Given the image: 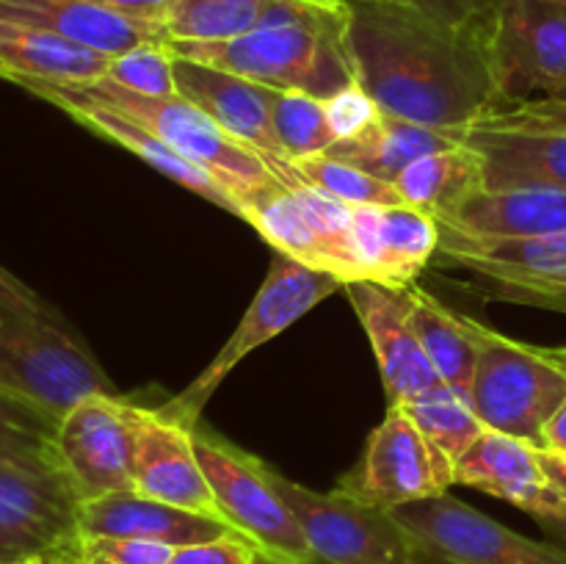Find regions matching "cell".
<instances>
[{
	"mask_svg": "<svg viewBox=\"0 0 566 564\" xmlns=\"http://www.w3.org/2000/svg\"><path fill=\"white\" fill-rule=\"evenodd\" d=\"M398 407L415 420L420 435L426 437L431 459H434L437 479L448 490L453 484V470H457L459 459L484 435L486 426L481 424L473 407L453 390H448L446 385H437L434 390L407 404H398Z\"/></svg>",
	"mask_w": 566,
	"mask_h": 564,
	"instance_id": "29",
	"label": "cell"
},
{
	"mask_svg": "<svg viewBox=\"0 0 566 564\" xmlns=\"http://www.w3.org/2000/svg\"><path fill=\"white\" fill-rule=\"evenodd\" d=\"M453 484L503 498L534 514L536 520L547 518L564 503V498L553 490L542 470L539 448L492 429H486L459 459L453 470Z\"/></svg>",
	"mask_w": 566,
	"mask_h": 564,
	"instance_id": "20",
	"label": "cell"
},
{
	"mask_svg": "<svg viewBox=\"0 0 566 564\" xmlns=\"http://www.w3.org/2000/svg\"><path fill=\"white\" fill-rule=\"evenodd\" d=\"M77 520H81L83 540L86 536H133V540L182 547L232 534L230 525L221 523V520L153 501V498H144L133 490L81 503Z\"/></svg>",
	"mask_w": 566,
	"mask_h": 564,
	"instance_id": "23",
	"label": "cell"
},
{
	"mask_svg": "<svg viewBox=\"0 0 566 564\" xmlns=\"http://www.w3.org/2000/svg\"><path fill=\"white\" fill-rule=\"evenodd\" d=\"M77 564H81V562H77Z\"/></svg>",
	"mask_w": 566,
	"mask_h": 564,
	"instance_id": "50",
	"label": "cell"
},
{
	"mask_svg": "<svg viewBox=\"0 0 566 564\" xmlns=\"http://www.w3.org/2000/svg\"><path fill=\"white\" fill-rule=\"evenodd\" d=\"M66 86L94 103L108 105V108L136 119L138 125L155 133L166 147L208 171L235 199V205L241 208V219L247 213L249 199L280 182L263 155L227 136L205 111H199L180 94L149 97V94L122 88L108 77L92 83H66Z\"/></svg>",
	"mask_w": 566,
	"mask_h": 564,
	"instance_id": "4",
	"label": "cell"
},
{
	"mask_svg": "<svg viewBox=\"0 0 566 564\" xmlns=\"http://www.w3.org/2000/svg\"><path fill=\"white\" fill-rule=\"evenodd\" d=\"M291 164L307 186L318 188V191L329 194L346 205H403L401 194L392 182L379 180V177L326 153L291 160Z\"/></svg>",
	"mask_w": 566,
	"mask_h": 564,
	"instance_id": "34",
	"label": "cell"
},
{
	"mask_svg": "<svg viewBox=\"0 0 566 564\" xmlns=\"http://www.w3.org/2000/svg\"><path fill=\"white\" fill-rule=\"evenodd\" d=\"M434 263L468 271L479 288L566 274V232L539 238H473L437 224Z\"/></svg>",
	"mask_w": 566,
	"mask_h": 564,
	"instance_id": "21",
	"label": "cell"
},
{
	"mask_svg": "<svg viewBox=\"0 0 566 564\" xmlns=\"http://www.w3.org/2000/svg\"><path fill=\"white\" fill-rule=\"evenodd\" d=\"M392 3H407L426 14L437 17L451 25H481L486 28L495 14L497 0H392Z\"/></svg>",
	"mask_w": 566,
	"mask_h": 564,
	"instance_id": "40",
	"label": "cell"
},
{
	"mask_svg": "<svg viewBox=\"0 0 566 564\" xmlns=\"http://www.w3.org/2000/svg\"><path fill=\"white\" fill-rule=\"evenodd\" d=\"M343 291L374 348L390 407L412 401L442 385L412 330L409 288H387L374 280H357L348 282Z\"/></svg>",
	"mask_w": 566,
	"mask_h": 564,
	"instance_id": "14",
	"label": "cell"
},
{
	"mask_svg": "<svg viewBox=\"0 0 566 564\" xmlns=\"http://www.w3.org/2000/svg\"><path fill=\"white\" fill-rule=\"evenodd\" d=\"M175 83L177 94L205 111L227 136L247 144L269 164L285 160L274 133V103L280 88L180 55H175Z\"/></svg>",
	"mask_w": 566,
	"mask_h": 564,
	"instance_id": "16",
	"label": "cell"
},
{
	"mask_svg": "<svg viewBox=\"0 0 566 564\" xmlns=\"http://www.w3.org/2000/svg\"><path fill=\"white\" fill-rule=\"evenodd\" d=\"M258 564H274V562H265V558H260ZM313 564H326V562H321V558H318V562H313Z\"/></svg>",
	"mask_w": 566,
	"mask_h": 564,
	"instance_id": "49",
	"label": "cell"
},
{
	"mask_svg": "<svg viewBox=\"0 0 566 564\" xmlns=\"http://www.w3.org/2000/svg\"><path fill=\"white\" fill-rule=\"evenodd\" d=\"M77 498L59 473L0 462V564H77Z\"/></svg>",
	"mask_w": 566,
	"mask_h": 564,
	"instance_id": "9",
	"label": "cell"
},
{
	"mask_svg": "<svg viewBox=\"0 0 566 564\" xmlns=\"http://www.w3.org/2000/svg\"><path fill=\"white\" fill-rule=\"evenodd\" d=\"M177 547L133 536H86L81 564H169Z\"/></svg>",
	"mask_w": 566,
	"mask_h": 564,
	"instance_id": "36",
	"label": "cell"
},
{
	"mask_svg": "<svg viewBox=\"0 0 566 564\" xmlns=\"http://www.w3.org/2000/svg\"><path fill=\"white\" fill-rule=\"evenodd\" d=\"M348 44L357 83L385 114L451 130L501 108L490 25H451L392 0H352Z\"/></svg>",
	"mask_w": 566,
	"mask_h": 564,
	"instance_id": "1",
	"label": "cell"
},
{
	"mask_svg": "<svg viewBox=\"0 0 566 564\" xmlns=\"http://www.w3.org/2000/svg\"><path fill=\"white\" fill-rule=\"evenodd\" d=\"M105 77L136 94L171 97V94H177L175 53H171L166 42L136 44L127 53L111 59L108 75Z\"/></svg>",
	"mask_w": 566,
	"mask_h": 564,
	"instance_id": "35",
	"label": "cell"
},
{
	"mask_svg": "<svg viewBox=\"0 0 566 564\" xmlns=\"http://www.w3.org/2000/svg\"><path fill=\"white\" fill-rule=\"evenodd\" d=\"M486 296L506 299L514 304H528V307H545L566 313V274L545 276V280H517L501 282V285L481 288Z\"/></svg>",
	"mask_w": 566,
	"mask_h": 564,
	"instance_id": "39",
	"label": "cell"
},
{
	"mask_svg": "<svg viewBox=\"0 0 566 564\" xmlns=\"http://www.w3.org/2000/svg\"><path fill=\"white\" fill-rule=\"evenodd\" d=\"M274 0H175L166 42H230L252 31Z\"/></svg>",
	"mask_w": 566,
	"mask_h": 564,
	"instance_id": "31",
	"label": "cell"
},
{
	"mask_svg": "<svg viewBox=\"0 0 566 564\" xmlns=\"http://www.w3.org/2000/svg\"><path fill=\"white\" fill-rule=\"evenodd\" d=\"M55 457L77 503L133 490V404L119 396H92L72 407L55 426Z\"/></svg>",
	"mask_w": 566,
	"mask_h": 564,
	"instance_id": "11",
	"label": "cell"
},
{
	"mask_svg": "<svg viewBox=\"0 0 566 564\" xmlns=\"http://www.w3.org/2000/svg\"><path fill=\"white\" fill-rule=\"evenodd\" d=\"M459 142L481 158L484 191H566V133L475 122L459 127Z\"/></svg>",
	"mask_w": 566,
	"mask_h": 564,
	"instance_id": "19",
	"label": "cell"
},
{
	"mask_svg": "<svg viewBox=\"0 0 566 564\" xmlns=\"http://www.w3.org/2000/svg\"><path fill=\"white\" fill-rule=\"evenodd\" d=\"M566 398V370L545 348L525 346L484 326V343L470 385V407L481 424L542 448L545 426Z\"/></svg>",
	"mask_w": 566,
	"mask_h": 564,
	"instance_id": "8",
	"label": "cell"
},
{
	"mask_svg": "<svg viewBox=\"0 0 566 564\" xmlns=\"http://www.w3.org/2000/svg\"><path fill=\"white\" fill-rule=\"evenodd\" d=\"M321 3H352V0H321Z\"/></svg>",
	"mask_w": 566,
	"mask_h": 564,
	"instance_id": "48",
	"label": "cell"
},
{
	"mask_svg": "<svg viewBox=\"0 0 566 564\" xmlns=\"http://www.w3.org/2000/svg\"><path fill=\"white\" fill-rule=\"evenodd\" d=\"M545 97H553V100H566V83H564V86L553 88V92H551V94H545Z\"/></svg>",
	"mask_w": 566,
	"mask_h": 564,
	"instance_id": "47",
	"label": "cell"
},
{
	"mask_svg": "<svg viewBox=\"0 0 566 564\" xmlns=\"http://www.w3.org/2000/svg\"><path fill=\"white\" fill-rule=\"evenodd\" d=\"M133 426H136L133 492L227 523L197 459L193 431L169 420L158 409H144L136 404H133Z\"/></svg>",
	"mask_w": 566,
	"mask_h": 564,
	"instance_id": "15",
	"label": "cell"
},
{
	"mask_svg": "<svg viewBox=\"0 0 566 564\" xmlns=\"http://www.w3.org/2000/svg\"><path fill=\"white\" fill-rule=\"evenodd\" d=\"M545 354L553 359V363L562 365V368L566 370V346L564 348H545Z\"/></svg>",
	"mask_w": 566,
	"mask_h": 564,
	"instance_id": "46",
	"label": "cell"
},
{
	"mask_svg": "<svg viewBox=\"0 0 566 564\" xmlns=\"http://www.w3.org/2000/svg\"><path fill=\"white\" fill-rule=\"evenodd\" d=\"M260 553L241 534H224L219 540L197 542V545L177 547L169 564H258Z\"/></svg>",
	"mask_w": 566,
	"mask_h": 564,
	"instance_id": "38",
	"label": "cell"
},
{
	"mask_svg": "<svg viewBox=\"0 0 566 564\" xmlns=\"http://www.w3.org/2000/svg\"><path fill=\"white\" fill-rule=\"evenodd\" d=\"M542 448H547V451H562V453H566V398H564L562 407L556 409V415H553V418H551V424L545 426Z\"/></svg>",
	"mask_w": 566,
	"mask_h": 564,
	"instance_id": "44",
	"label": "cell"
},
{
	"mask_svg": "<svg viewBox=\"0 0 566 564\" xmlns=\"http://www.w3.org/2000/svg\"><path fill=\"white\" fill-rule=\"evenodd\" d=\"M539 523H542V525H547V529L556 531L558 536H564V540H566V501L562 503V506L556 509V512L547 514V518H542Z\"/></svg>",
	"mask_w": 566,
	"mask_h": 564,
	"instance_id": "45",
	"label": "cell"
},
{
	"mask_svg": "<svg viewBox=\"0 0 566 564\" xmlns=\"http://www.w3.org/2000/svg\"><path fill=\"white\" fill-rule=\"evenodd\" d=\"M335 490L385 512L448 492L437 479L429 442L401 407L387 409V418L368 435L359 462Z\"/></svg>",
	"mask_w": 566,
	"mask_h": 564,
	"instance_id": "13",
	"label": "cell"
},
{
	"mask_svg": "<svg viewBox=\"0 0 566 564\" xmlns=\"http://www.w3.org/2000/svg\"><path fill=\"white\" fill-rule=\"evenodd\" d=\"M392 186L401 194L403 205L440 216L470 194L484 191L481 158L470 147L459 144L453 149L415 160L392 180Z\"/></svg>",
	"mask_w": 566,
	"mask_h": 564,
	"instance_id": "30",
	"label": "cell"
},
{
	"mask_svg": "<svg viewBox=\"0 0 566 564\" xmlns=\"http://www.w3.org/2000/svg\"><path fill=\"white\" fill-rule=\"evenodd\" d=\"M392 514L453 564H566L564 547L528 540L448 492L403 503Z\"/></svg>",
	"mask_w": 566,
	"mask_h": 564,
	"instance_id": "12",
	"label": "cell"
},
{
	"mask_svg": "<svg viewBox=\"0 0 566 564\" xmlns=\"http://www.w3.org/2000/svg\"><path fill=\"white\" fill-rule=\"evenodd\" d=\"M94 3L105 6V9L111 11H119V14L125 17H133V20L158 22V25H164L166 14H169L175 0H94Z\"/></svg>",
	"mask_w": 566,
	"mask_h": 564,
	"instance_id": "41",
	"label": "cell"
},
{
	"mask_svg": "<svg viewBox=\"0 0 566 564\" xmlns=\"http://www.w3.org/2000/svg\"><path fill=\"white\" fill-rule=\"evenodd\" d=\"M193 448L221 518L232 531L252 542L260 558L274 564L318 562L302 523L280 495L263 459L199 426L193 429Z\"/></svg>",
	"mask_w": 566,
	"mask_h": 564,
	"instance_id": "5",
	"label": "cell"
},
{
	"mask_svg": "<svg viewBox=\"0 0 566 564\" xmlns=\"http://www.w3.org/2000/svg\"><path fill=\"white\" fill-rule=\"evenodd\" d=\"M409 293H412V330L431 368L448 390L470 404V385L481 357L484 324L453 313L423 288L409 285Z\"/></svg>",
	"mask_w": 566,
	"mask_h": 564,
	"instance_id": "26",
	"label": "cell"
},
{
	"mask_svg": "<svg viewBox=\"0 0 566 564\" xmlns=\"http://www.w3.org/2000/svg\"><path fill=\"white\" fill-rule=\"evenodd\" d=\"M0 396L61 424L92 396H116L86 343L48 302L0 310Z\"/></svg>",
	"mask_w": 566,
	"mask_h": 564,
	"instance_id": "3",
	"label": "cell"
},
{
	"mask_svg": "<svg viewBox=\"0 0 566 564\" xmlns=\"http://www.w3.org/2000/svg\"><path fill=\"white\" fill-rule=\"evenodd\" d=\"M42 296L36 291H31L28 285H22L14 274L0 265V310L9 307H28V304H39Z\"/></svg>",
	"mask_w": 566,
	"mask_h": 564,
	"instance_id": "42",
	"label": "cell"
},
{
	"mask_svg": "<svg viewBox=\"0 0 566 564\" xmlns=\"http://www.w3.org/2000/svg\"><path fill=\"white\" fill-rule=\"evenodd\" d=\"M22 88L36 94V97L48 100V103H53L55 108H61L66 116H72L77 125L88 127V130L97 133V136L130 149L136 158H142L144 164H149L153 169H158L160 175L175 180L177 186L188 188V191L199 194V197L208 199V202L230 210L232 216H241V208L235 205V199H232L208 171L199 169L197 164L182 158V155L175 153L171 147H166L155 133H149L147 127L138 125L130 116L83 97V94H77L75 88H70L66 83H22Z\"/></svg>",
	"mask_w": 566,
	"mask_h": 564,
	"instance_id": "18",
	"label": "cell"
},
{
	"mask_svg": "<svg viewBox=\"0 0 566 564\" xmlns=\"http://www.w3.org/2000/svg\"><path fill=\"white\" fill-rule=\"evenodd\" d=\"M459 144H462L459 142V127L442 130V127H426L418 122L381 114L376 125L352 138H340L326 149V155L346 160V164L357 166V169L368 171L379 180L392 182L415 160L442 153V149H453Z\"/></svg>",
	"mask_w": 566,
	"mask_h": 564,
	"instance_id": "27",
	"label": "cell"
},
{
	"mask_svg": "<svg viewBox=\"0 0 566 564\" xmlns=\"http://www.w3.org/2000/svg\"><path fill=\"white\" fill-rule=\"evenodd\" d=\"M274 133L285 160L324 155L337 144L335 130L326 116L324 100L302 92H280L274 103Z\"/></svg>",
	"mask_w": 566,
	"mask_h": 564,
	"instance_id": "33",
	"label": "cell"
},
{
	"mask_svg": "<svg viewBox=\"0 0 566 564\" xmlns=\"http://www.w3.org/2000/svg\"><path fill=\"white\" fill-rule=\"evenodd\" d=\"M437 224L473 238H539L566 232V191L517 188V191H475Z\"/></svg>",
	"mask_w": 566,
	"mask_h": 564,
	"instance_id": "24",
	"label": "cell"
},
{
	"mask_svg": "<svg viewBox=\"0 0 566 564\" xmlns=\"http://www.w3.org/2000/svg\"><path fill=\"white\" fill-rule=\"evenodd\" d=\"M0 20L22 22L116 59L136 44L166 42L164 25L133 20L94 0H0Z\"/></svg>",
	"mask_w": 566,
	"mask_h": 564,
	"instance_id": "22",
	"label": "cell"
},
{
	"mask_svg": "<svg viewBox=\"0 0 566 564\" xmlns=\"http://www.w3.org/2000/svg\"><path fill=\"white\" fill-rule=\"evenodd\" d=\"M324 105H326V116H329V125L332 130H335L337 142L368 130V127L376 125V122L381 119V114H385V111L374 103V97H370L359 83L343 88V92H337L335 97L324 100Z\"/></svg>",
	"mask_w": 566,
	"mask_h": 564,
	"instance_id": "37",
	"label": "cell"
},
{
	"mask_svg": "<svg viewBox=\"0 0 566 564\" xmlns=\"http://www.w3.org/2000/svg\"><path fill=\"white\" fill-rule=\"evenodd\" d=\"M243 221H249L271 243L274 252L287 254L291 260L310 265V269L329 271V274L340 276L337 260L332 258L329 247H326L324 238L313 227L304 205L282 182H276V186L265 188L258 197L249 199Z\"/></svg>",
	"mask_w": 566,
	"mask_h": 564,
	"instance_id": "28",
	"label": "cell"
},
{
	"mask_svg": "<svg viewBox=\"0 0 566 564\" xmlns=\"http://www.w3.org/2000/svg\"><path fill=\"white\" fill-rule=\"evenodd\" d=\"M276 490L326 564H453L392 512L365 506L343 492H315L271 468Z\"/></svg>",
	"mask_w": 566,
	"mask_h": 564,
	"instance_id": "7",
	"label": "cell"
},
{
	"mask_svg": "<svg viewBox=\"0 0 566 564\" xmlns=\"http://www.w3.org/2000/svg\"><path fill=\"white\" fill-rule=\"evenodd\" d=\"M0 462L61 476L55 457V426L6 396H0Z\"/></svg>",
	"mask_w": 566,
	"mask_h": 564,
	"instance_id": "32",
	"label": "cell"
},
{
	"mask_svg": "<svg viewBox=\"0 0 566 564\" xmlns=\"http://www.w3.org/2000/svg\"><path fill=\"white\" fill-rule=\"evenodd\" d=\"M539 464L545 470L547 481H551L553 490L566 501V453L562 451H547V448H539Z\"/></svg>",
	"mask_w": 566,
	"mask_h": 564,
	"instance_id": "43",
	"label": "cell"
},
{
	"mask_svg": "<svg viewBox=\"0 0 566 564\" xmlns=\"http://www.w3.org/2000/svg\"><path fill=\"white\" fill-rule=\"evenodd\" d=\"M352 236L365 276L387 288L415 285L440 241L434 216L409 205H352Z\"/></svg>",
	"mask_w": 566,
	"mask_h": 564,
	"instance_id": "17",
	"label": "cell"
},
{
	"mask_svg": "<svg viewBox=\"0 0 566 564\" xmlns=\"http://www.w3.org/2000/svg\"><path fill=\"white\" fill-rule=\"evenodd\" d=\"M490 61L501 108L564 86L566 0H497Z\"/></svg>",
	"mask_w": 566,
	"mask_h": 564,
	"instance_id": "10",
	"label": "cell"
},
{
	"mask_svg": "<svg viewBox=\"0 0 566 564\" xmlns=\"http://www.w3.org/2000/svg\"><path fill=\"white\" fill-rule=\"evenodd\" d=\"M180 59L219 66L280 92L329 100L357 83L348 3L274 0L263 20L230 42H166Z\"/></svg>",
	"mask_w": 566,
	"mask_h": 564,
	"instance_id": "2",
	"label": "cell"
},
{
	"mask_svg": "<svg viewBox=\"0 0 566 564\" xmlns=\"http://www.w3.org/2000/svg\"><path fill=\"white\" fill-rule=\"evenodd\" d=\"M340 288V276L329 274V271L310 269V265L291 260L287 254L274 252L269 263V274H265L260 291L254 293L252 304L247 307L230 341L219 348V354L210 359L208 368L186 390L177 393L175 398H169V401L155 409L169 420H175V424L193 431L199 426V415H202L205 404L213 398L221 382L230 376V370L243 357H249L254 348L282 335L287 326L296 324L315 304L324 302L326 296H332Z\"/></svg>",
	"mask_w": 566,
	"mask_h": 564,
	"instance_id": "6",
	"label": "cell"
},
{
	"mask_svg": "<svg viewBox=\"0 0 566 564\" xmlns=\"http://www.w3.org/2000/svg\"><path fill=\"white\" fill-rule=\"evenodd\" d=\"M108 55L64 36L0 20V77L9 83H92L108 75Z\"/></svg>",
	"mask_w": 566,
	"mask_h": 564,
	"instance_id": "25",
	"label": "cell"
}]
</instances>
